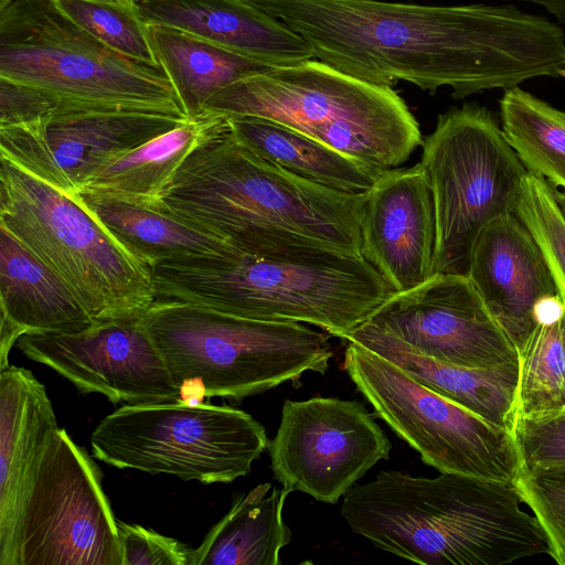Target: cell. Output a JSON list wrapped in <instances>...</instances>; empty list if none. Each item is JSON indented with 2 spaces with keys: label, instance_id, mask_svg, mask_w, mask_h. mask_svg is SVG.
I'll return each instance as SVG.
<instances>
[{
  "label": "cell",
  "instance_id": "6da1fadb",
  "mask_svg": "<svg viewBox=\"0 0 565 565\" xmlns=\"http://www.w3.org/2000/svg\"><path fill=\"white\" fill-rule=\"evenodd\" d=\"M280 20L315 58L376 85L412 83L461 99L537 77H565V33L512 4L246 0Z\"/></svg>",
  "mask_w": 565,
  "mask_h": 565
},
{
  "label": "cell",
  "instance_id": "7a4b0ae2",
  "mask_svg": "<svg viewBox=\"0 0 565 565\" xmlns=\"http://www.w3.org/2000/svg\"><path fill=\"white\" fill-rule=\"evenodd\" d=\"M365 193L297 177L241 145L228 121L183 162L154 206L238 250L285 258L362 256Z\"/></svg>",
  "mask_w": 565,
  "mask_h": 565
},
{
  "label": "cell",
  "instance_id": "3957f363",
  "mask_svg": "<svg viewBox=\"0 0 565 565\" xmlns=\"http://www.w3.org/2000/svg\"><path fill=\"white\" fill-rule=\"evenodd\" d=\"M514 482L380 472L343 495L341 515L375 547L426 565H504L550 554Z\"/></svg>",
  "mask_w": 565,
  "mask_h": 565
},
{
  "label": "cell",
  "instance_id": "277c9868",
  "mask_svg": "<svg viewBox=\"0 0 565 565\" xmlns=\"http://www.w3.org/2000/svg\"><path fill=\"white\" fill-rule=\"evenodd\" d=\"M157 299L223 313L350 334L395 291L362 257L285 258L244 253L162 263L152 268Z\"/></svg>",
  "mask_w": 565,
  "mask_h": 565
},
{
  "label": "cell",
  "instance_id": "5b68a950",
  "mask_svg": "<svg viewBox=\"0 0 565 565\" xmlns=\"http://www.w3.org/2000/svg\"><path fill=\"white\" fill-rule=\"evenodd\" d=\"M204 113L268 119L382 171L398 168L423 142L417 120L393 87L317 58L235 82L211 96Z\"/></svg>",
  "mask_w": 565,
  "mask_h": 565
},
{
  "label": "cell",
  "instance_id": "8992f818",
  "mask_svg": "<svg viewBox=\"0 0 565 565\" xmlns=\"http://www.w3.org/2000/svg\"><path fill=\"white\" fill-rule=\"evenodd\" d=\"M141 320L183 401H239L305 372L326 373L328 335L301 322L249 319L190 302L156 299Z\"/></svg>",
  "mask_w": 565,
  "mask_h": 565
},
{
  "label": "cell",
  "instance_id": "52a82bcc",
  "mask_svg": "<svg viewBox=\"0 0 565 565\" xmlns=\"http://www.w3.org/2000/svg\"><path fill=\"white\" fill-rule=\"evenodd\" d=\"M0 76L45 93L56 111L132 110L189 119L162 68L113 51L55 0H0Z\"/></svg>",
  "mask_w": 565,
  "mask_h": 565
},
{
  "label": "cell",
  "instance_id": "ba28073f",
  "mask_svg": "<svg viewBox=\"0 0 565 565\" xmlns=\"http://www.w3.org/2000/svg\"><path fill=\"white\" fill-rule=\"evenodd\" d=\"M0 225L67 285L95 322L140 317L157 299L152 269L77 195L2 158Z\"/></svg>",
  "mask_w": 565,
  "mask_h": 565
},
{
  "label": "cell",
  "instance_id": "9c48e42d",
  "mask_svg": "<svg viewBox=\"0 0 565 565\" xmlns=\"http://www.w3.org/2000/svg\"><path fill=\"white\" fill-rule=\"evenodd\" d=\"M422 146L436 218L434 274L467 276L481 232L516 214L527 171L490 110L475 103L440 114Z\"/></svg>",
  "mask_w": 565,
  "mask_h": 565
},
{
  "label": "cell",
  "instance_id": "30bf717a",
  "mask_svg": "<svg viewBox=\"0 0 565 565\" xmlns=\"http://www.w3.org/2000/svg\"><path fill=\"white\" fill-rule=\"evenodd\" d=\"M268 445L248 413L183 399L125 404L90 435L93 456L109 466L206 484L248 475Z\"/></svg>",
  "mask_w": 565,
  "mask_h": 565
},
{
  "label": "cell",
  "instance_id": "8fae6325",
  "mask_svg": "<svg viewBox=\"0 0 565 565\" xmlns=\"http://www.w3.org/2000/svg\"><path fill=\"white\" fill-rule=\"evenodd\" d=\"M344 370L375 415L440 473L514 482L521 471L512 433L419 383L403 369L349 342Z\"/></svg>",
  "mask_w": 565,
  "mask_h": 565
},
{
  "label": "cell",
  "instance_id": "7c38bea8",
  "mask_svg": "<svg viewBox=\"0 0 565 565\" xmlns=\"http://www.w3.org/2000/svg\"><path fill=\"white\" fill-rule=\"evenodd\" d=\"M102 477L65 428L51 431L21 508L15 565H122Z\"/></svg>",
  "mask_w": 565,
  "mask_h": 565
},
{
  "label": "cell",
  "instance_id": "4fadbf2b",
  "mask_svg": "<svg viewBox=\"0 0 565 565\" xmlns=\"http://www.w3.org/2000/svg\"><path fill=\"white\" fill-rule=\"evenodd\" d=\"M392 445L364 404L311 397L286 401L268 450L274 478L289 491L334 504Z\"/></svg>",
  "mask_w": 565,
  "mask_h": 565
},
{
  "label": "cell",
  "instance_id": "5bb4252c",
  "mask_svg": "<svg viewBox=\"0 0 565 565\" xmlns=\"http://www.w3.org/2000/svg\"><path fill=\"white\" fill-rule=\"evenodd\" d=\"M363 324L441 363L486 369L519 362L516 348L463 275L434 274L395 292Z\"/></svg>",
  "mask_w": 565,
  "mask_h": 565
},
{
  "label": "cell",
  "instance_id": "9a60e30c",
  "mask_svg": "<svg viewBox=\"0 0 565 565\" xmlns=\"http://www.w3.org/2000/svg\"><path fill=\"white\" fill-rule=\"evenodd\" d=\"M15 344L83 394L132 405L180 399V387L141 316L95 322L76 333L23 334Z\"/></svg>",
  "mask_w": 565,
  "mask_h": 565
},
{
  "label": "cell",
  "instance_id": "2e32d148",
  "mask_svg": "<svg viewBox=\"0 0 565 565\" xmlns=\"http://www.w3.org/2000/svg\"><path fill=\"white\" fill-rule=\"evenodd\" d=\"M186 120L132 110L56 111L31 124L0 127V158L77 195L83 183L113 157Z\"/></svg>",
  "mask_w": 565,
  "mask_h": 565
},
{
  "label": "cell",
  "instance_id": "e0dca14e",
  "mask_svg": "<svg viewBox=\"0 0 565 565\" xmlns=\"http://www.w3.org/2000/svg\"><path fill=\"white\" fill-rule=\"evenodd\" d=\"M467 277L518 351L540 322L565 311L553 274L516 214L481 232Z\"/></svg>",
  "mask_w": 565,
  "mask_h": 565
},
{
  "label": "cell",
  "instance_id": "ac0fdd59",
  "mask_svg": "<svg viewBox=\"0 0 565 565\" xmlns=\"http://www.w3.org/2000/svg\"><path fill=\"white\" fill-rule=\"evenodd\" d=\"M361 241L362 257L395 292L434 275L435 209L420 163L385 170L365 193Z\"/></svg>",
  "mask_w": 565,
  "mask_h": 565
},
{
  "label": "cell",
  "instance_id": "d6986e66",
  "mask_svg": "<svg viewBox=\"0 0 565 565\" xmlns=\"http://www.w3.org/2000/svg\"><path fill=\"white\" fill-rule=\"evenodd\" d=\"M57 422L30 370H0V565H15L17 529L36 462Z\"/></svg>",
  "mask_w": 565,
  "mask_h": 565
},
{
  "label": "cell",
  "instance_id": "ffe728a7",
  "mask_svg": "<svg viewBox=\"0 0 565 565\" xmlns=\"http://www.w3.org/2000/svg\"><path fill=\"white\" fill-rule=\"evenodd\" d=\"M148 24L181 30L269 68L315 58L310 45L246 0H139Z\"/></svg>",
  "mask_w": 565,
  "mask_h": 565
},
{
  "label": "cell",
  "instance_id": "44dd1931",
  "mask_svg": "<svg viewBox=\"0 0 565 565\" xmlns=\"http://www.w3.org/2000/svg\"><path fill=\"white\" fill-rule=\"evenodd\" d=\"M0 302L3 356L23 334L76 333L95 323L67 285L1 225Z\"/></svg>",
  "mask_w": 565,
  "mask_h": 565
},
{
  "label": "cell",
  "instance_id": "7402d4cb",
  "mask_svg": "<svg viewBox=\"0 0 565 565\" xmlns=\"http://www.w3.org/2000/svg\"><path fill=\"white\" fill-rule=\"evenodd\" d=\"M348 342L359 343L393 362L419 383L486 420L512 430L516 414L519 362L475 369L441 363L415 353L392 337L365 324Z\"/></svg>",
  "mask_w": 565,
  "mask_h": 565
},
{
  "label": "cell",
  "instance_id": "603a6c76",
  "mask_svg": "<svg viewBox=\"0 0 565 565\" xmlns=\"http://www.w3.org/2000/svg\"><path fill=\"white\" fill-rule=\"evenodd\" d=\"M226 122L227 117L211 113L190 118L113 157L83 183L79 192L154 205L185 159Z\"/></svg>",
  "mask_w": 565,
  "mask_h": 565
},
{
  "label": "cell",
  "instance_id": "cb8c5ba5",
  "mask_svg": "<svg viewBox=\"0 0 565 565\" xmlns=\"http://www.w3.org/2000/svg\"><path fill=\"white\" fill-rule=\"evenodd\" d=\"M82 203L137 258L158 264L226 256L237 248L154 205L79 192Z\"/></svg>",
  "mask_w": 565,
  "mask_h": 565
},
{
  "label": "cell",
  "instance_id": "d4e9b609",
  "mask_svg": "<svg viewBox=\"0 0 565 565\" xmlns=\"http://www.w3.org/2000/svg\"><path fill=\"white\" fill-rule=\"evenodd\" d=\"M227 121L233 137L259 158L335 191L366 193L384 172L268 119L244 116Z\"/></svg>",
  "mask_w": 565,
  "mask_h": 565
},
{
  "label": "cell",
  "instance_id": "484cf974",
  "mask_svg": "<svg viewBox=\"0 0 565 565\" xmlns=\"http://www.w3.org/2000/svg\"><path fill=\"white\" fill-rule=\"evenodd\" d=\"M291 493L259 483L235 498L228 512L194 550V565H279L280 550L291 540L282 509Z\"/></svg>",
  "mask_w": 565,
  "mask_h": 565
},
{
  "label": "cell",
  "instance_id": "4316f807",
  "mask_svg": "<svg viewBox=\"0 0 565 565\" xmlns=\"http://www.w3.org/2000/svg\"><path fill=\"white\" fill-rule=\"evenodd\" d=\"M152 50L188 118L204 115L216 92L270 70L253 60L181 30L148 24Z\"/></svg>",
  "mask_w": 565,
  "mask_h": 565
},
{
  "label": "cell",
  "instance_id": "83f0119b",
  "mask_svg": "<svg viewBox=\"0 0 565 565\" xmlns=\"http://www.w3.org/2000/svg\"><path fill=\"white\" fill-rule=\"evenodd\" d=\"M503 135L527 172L565 190V111L520 86L499 102Z\"/></svg>",
  "mask_w": 565,
  "mask_h": 565
},
{
  "label": "cell",
  "instance_id": "f1b7e54d",
  "mask_svg": "<svg viewBox=\"0 0 565 565\" xmlns=\"http://www.w3.org/2000/svg\"><path fill=\"white\" fill-rule=\"evenodd\" d=\"M518 356L515 417L561 412L565 396V311L540 322Z\"/></svg>",
  "mask_w": 565,
  "mask_h": 565
},
{
  "label": "cell",
  "instance_id": "f546056e",
  "mask_svg": "<svg viewBox=\"0 0 565 565\" xmlns=\"http://www.w3.org/2000/svg\"><path fill=\"white\" fill-rule=\"evenodd\" d=\"M77 25L113 51L136 62L160 67L151 46L149 25L134 0H55ZM161 68V67H160Z\"/></svg>",
  "mask_w": 565,
  "mask_h": 565
},
{
  "label": "cell",
  "instance_id": "4dcf8cb0",
  "mask_svg": "<svg viewBox=\"0 0 565 565\" xmlns=\"http://www.w3.org/2000/svg\"><path fill=\"white\" fill-rule=\"evenodd\" d=\"M516 215L539 245L565 302V218L554 186L527 172Z\"/></svg>",
  "mask_w": 565,
  "mask_h": 565
},
{
  "label": "cell",
  "instance_id": "1f68e13d",
  "mask_svg": "<svg viewBox=\"0 0 565 565\" xmlns=\"http://www.w3.org/2000/svg\"><path fill=\"white\" fill-rule=\"evenodd\" d=\"M514 484L547 537L548 555L565 565V467L521 470Z\"/></svg>",
  "mask_w": 565,
  "mask_h": 565
},
{
  "label": "cell",
  "instance_id": "d6a6232c",
  "mask_svg": "<svg viewBox=\"0 0 565 565\" xmlns=\"http://www.w3.org/2000/svg\"><path fill=\"white\" fill-rule=\"evenodd\" d=\"M511 433L521 470L565 467V411L516 416Z\"/></svg>",
  "mask_w": 565,
  "mask_h": 565
},
{
  "label": "cell",
  "instance_id": "836d02e7",
  "mask_svg": "<svg viewBox=\"0 0 565 565\" xmlns=\"http://www.w3.org/2000/svg\"><path fill=\"white\" fill-rule=\"evenodd\" d=\"M122 565H194V550L139 524L117 520Z\"/></svg>",
  "mask_w": 565,
  "mask_h": 565
},
{
  "label": "cell",
  "instance_id": "e575fe53",
  "mask_svg": "<svg viewBox=\"0 0 565 565\" xmlns=\"http://www.w3.org/2000/svg\"><path fill=\"white\" fill-rule=\"evenodd\" d=\"M55 111V102L45 93L0 76V127L31 124Z\"/></svg>",
  "mask_w": 565,
  "mask_h": 565
},
{
  "label": "cell",
  "instance_id": "d590c367",
  "mask_svg": "<svg viewBox=\"0 0 565 565\" xmlns=\"http://www.w3.org/2000/svg\"><path fill=\"white\" fill-rule=\"evenodd\" d=\"M543 7L547 12L554 15L558 23L565 25V0H519Z\"/></svg>",
  "mask_w": 565,
  "mask_h": 565
},
{
  "label": "cell",
  "instance_id": "8d00e7d4",
  "mask_svg": "<svg viewBox=\"0 0 565 565\" xmlns=\"http://www.w3.org/2000/svg\"><path fill=\"white\" fill-rule=\"evenodd\" d=\"M554 193L558 207L565 218V191H559L557 188H554Z\"/></svg>",
  "mask_w": 565,
  "mask_h": 565
},
{
  "label": "cell",
  "instance_id": "74e56055",
  "mask_svg": "<svg viewBox=\"0 0 565 565\" xmlns=\"http://www.w3.org/2000/svg\"><path fill=\"white\" fill-rule=\"evenodd\" d=\"M562 411H565V396H564V406H563V409Z\"/></svg>",
  "mask_w": 565,
  "mask_h": 565
},
{
  "label": "cell",
  "instance_id": "f35d334b",
  "mask_svg": "<svg viewBox=\"0 0 565 565\" xmlns=\"http://www.w3.org/2000/svg\"><path fill=\"white\" fill-rule=\"evenodd\" d=\"M134 1H137V2H138L139 0H134Z\"/></svg>",
  "mask_w": 565,
  "mask_h": 565
}]
</instances>
